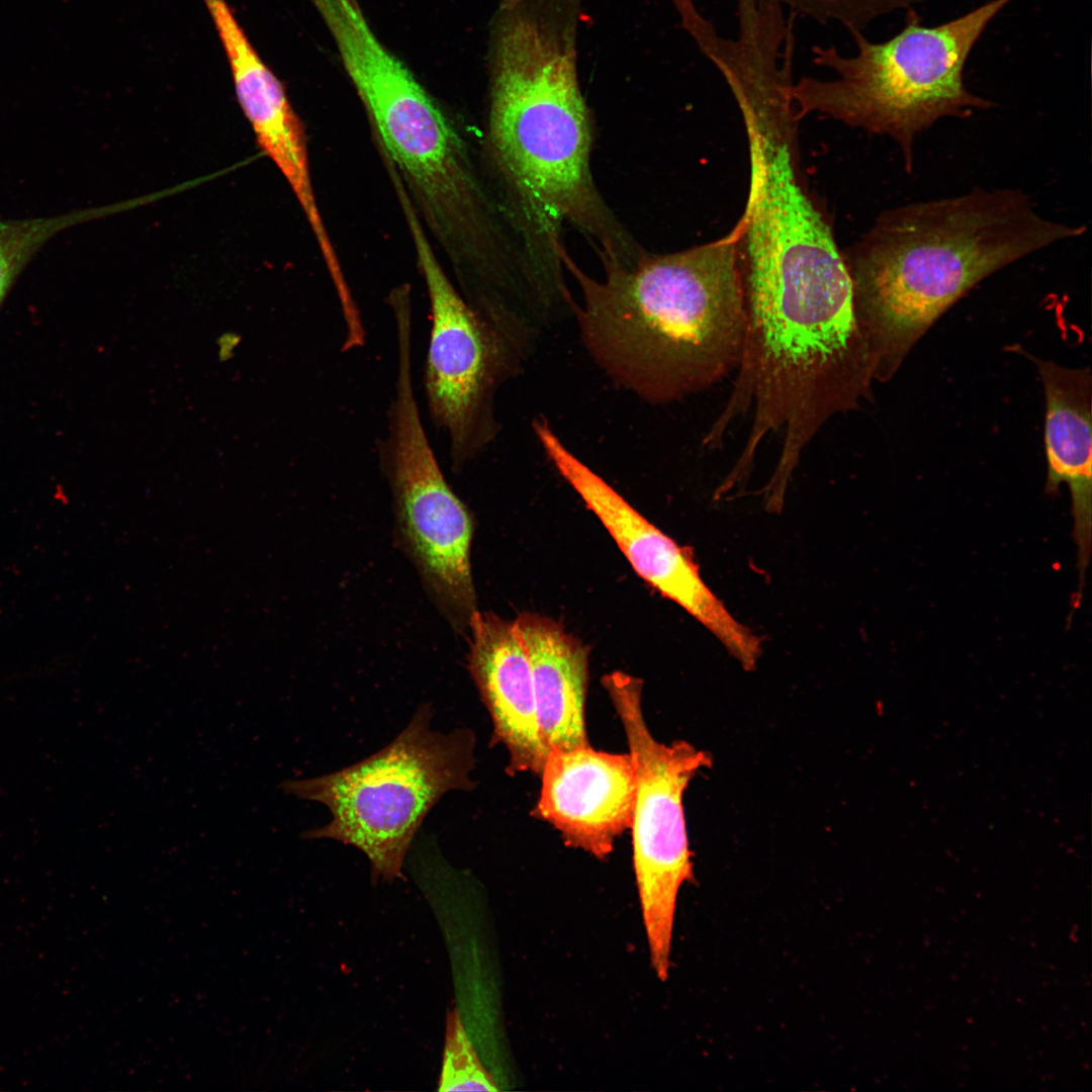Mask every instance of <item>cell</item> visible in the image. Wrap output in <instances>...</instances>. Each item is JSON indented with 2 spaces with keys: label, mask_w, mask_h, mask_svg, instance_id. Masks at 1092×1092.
<instances>
[{
  "label": "cell",
  "mask_w": 1092,
  "mask_h": 1092,
  "mask_svg": "<svg viewBox=\"0 0 1092 1092\" xmlns=\"http://www.w3.org/2000/svg\"><path fill=\"white\" fill-rule=\"evenodd\" d=\"M582 0H500L489 39L485 148L528 264L564 282L565 223L633 265L645 252L592 173L593 120L577 74Z\"/></svg>",
  "instance_id": "1"
},
{
  "label": "cell",
  "mask_w": 1092,
  "mask_h": 1092,
  "mask_svg": "<svg viewBox=\"0 0 1092 1092\" xmlns=\"http://www.w3.org/2000/svg\"><path fill=\"white\" fill-rule=\"evenodd\" d=\"M604 275H587L563 248L581 302L573 316L597 365L653 404L679 400L722 380L740 361L746 315L735 236L632 266L597 252Z\"/></svg>",
  "instance_id": "2"
},
{
  "label": "cell",
  "mask_w": 1092,
  "mask_h": 1092,
  "mask_svg": "<svg viewBox=\"0 0 1092 1092\" xmlns=\"http://www.w3.org/2000/svg\"><path fill=\"white\" fill-rule=\"evenodd\" d=\"M1083 225L1040 216L1001 189L884 211L843 253L873 379L889 380L925 332L977 283Z\"/></svg>",
  "instance_id": "3"
},
{
  "label": "cell",
  "mask_w": 1092,
  "mask_h": 1092,
  "mask_svg": "<svg viewBox=\"0 0 1092 1092\" xmlns=\"http://www.w3.org/2000/svg\"><path fill=\"white\" fill-rule=\"evenodd\" d=\"M335 43L385 163L448 258L459 291L470 299L506 291L521 271V245L460 130L369 25L345 27Z\"/></svg>",
  "instance_id": "4"
},
{
  "label": "cell",
  "mask_w": 1092,
  "mask_h": 1092,
  "mask_svg": "<svg viewBox=\"0 0 1092 1092\" xmlns=\"http://www.w3.org/2000/svg\"><path fill=\"white\" fill-rule=\"evenodd\" d=\"M1012 1L990 0L934 26L922 24L910 8L904 27L884 41L851 33L856 47L851 56L833 46L813 47V63L834 76L794 82L798 117L816 112L888 135L900 146L910 171L919 132L943 117H965L994 106L968 89L965 67L989 23Z\"/></svg>",
  "instance_id": "5"
},
{
  "label": "cell",
  "mask_w": 1092,
  "mask_h": 1092,
  "mask_svg": "<svg viewBox=\"0 0 1092 1092\" xmlns=\"http://www.w3.org/2000/svg\"><path fill=\"white\" fill-rule=\"evenodd\" d=\"M424 704L386 746L335 772L281 784L285 794L324 804L331 821L303 833L334 839L368 857L375 880L392 881L431 809L450 791H470L475 737L469 729L431 728Z\"/></svg>",
  "instance_id": "6"
},
{
  "label": "cell",
  "mask_w": 1092,
  "mask_h": 1092,
  "mask_svg": "<svg viewBox=\"0 0 1092 1092\" xmlns=\"http://www.w3.org/2000/svg\"><path fill=\"white\" fill-rule=\"evenodd\" d=\"M396 365L386 426L376 442L404 547L438 607L456 628L476 611L473 524L448 484L426 434L413 375V326L394 327Z\"/></svg>",
  "instance_id": "7"
},
{
  "label": "cell",
  "mask_w": 1092,
  "mask_h": 1092,
  "mask_svg": "<svg viewBox=\"0 0 1092 1092\" xmlns=\"http://www.w3.org/2000/svg\"><path fill=\"white\" fill-rule=\"evenodd\" d=\"M602 682L623 725L636 772L633 864L651 965L664 981L678 893L693 877L684 793L697 772L710 766L711 757L687 741L666 744L653 737L643 714L640 678L613 671Z\"/></svg>",
  "instance_id": "8"
},
{
  "label": "cell",
  "mask_w": 1092,
  "mask_h": 1092,
  "mask_svg": "<svg viewBox=\"0 0 1092 1092\" xmlns=\"http://www.w3.org/2000/svg\"><path fill=\"white\" fill-rule=\"evenodd\" d=\"M427 288L431 329L424 368L428 413L448 442L455 471L483 453L499 432L495 397L523 362L485 324L452 283L419 213L396 190Z\"/></svg>",
  "instance_id": "9"
},
{
  "label": "cell",
  "mask_w": 1092,
  "mask_h": 1092,
  "mask_svg": "<svg viewBox=\"0 0 1092 1092\" xmlns=\"http://www.w3.org/2000/svg\"><path fill=\"white\" fill-rule=\"evenodd\" d=\"M533 431L551 463L600 519L635 572L712 632L743 668H754L761 654L760 638L709 588L692 551L648 522L578 459L547 419H535Z\"/></svg>",
  "instance_id": "10"
},
{
  "label": "cell",
  "mask_w": 1092,
  "mask_h": 1092,
  "mask_svg": "<svg viewBox=\"0 0 1092 1092\" xmlns=\"http://www.w3.org/2000/svg\"><path fill=\"white\" fill-rule=\"evenodd\" d=\"M535 816L556 828L566 845L606 857L631 827L636 772L629 753L589 744L548 751Z\"/></svg>",
  "instance_id": "11"
},
{
  "label": "cell",
  "mask_w": 1092,
  "mask_h": 1092,
  "mask_svg": "<svg viewBox=\"0 0 1092 1092\" xmlns=\"http://www.w3.org/2000/svg\"><path fill=\"white\" fill-rule=\"evenodd\" d=\"M468 626V668L492 722L491 743L508 750L509 772L540 776L548 749L540 735L530 660L515 621L476 610Z\"/></svg>",
  "instance_id": "12"
},
{
  "label": "cell",
  "mask_w": 1092,
  "mask_h": 1092,
  "mask_svg": "<svg viewBox=\"0 0 1092 1092\" xmlns=\"http://www.w3.org/2000/svg\"><path fill=\"white\" fill-rule=\"evenodd\" d=\"M225 52L240 105L259 146L291 187L309 223L322 215L306 138L284 87L258 55L225 0H205Z\"/></svg>",
  "instance_id": "13"
},
{
  "label": "cell",
  "mask_w": 1092,
  "mask_h": 1092,
  "mask_svg": "<svg viewBox=\"0 0 1092 1092\" xmlns=\"http://www.w3.org/2000/svg\"><path fill=\"white\" fill-rule=\"evenodd\" d=\"M1045 397V491L1068 484L1072 497L1077 568L1085 580L1091 553V373L1053 361H1036Z\"/></svg>",
  "instance_id": "14"
},
{
  "label": "cell",
  "mask_w": 1092,
  "mask_h": 1092,
  "mask_svg": "<svg viewBox=\"0 0 1092 1092\" xmlns=\"http://www.w3.org/2000/svg\"><path fill=\"white\" fill-rule=\"evenodd\" d=\"M515 624L531 664L544 745L549 751L588 744L584 718L588 648L545 616L524 613Z\"/></svg>",
  "instance_id": "15"
},
{
  "label": "cell",
  "mask_w": 1092,
  "mask_h": 1092,
  "mask_svg": "<svg viewBox=\"0 0 1092 1092\" xmlns=\"http://www.w3.org/2000/svg\"><path fill=\"white\" fill-rule=\"evenodd\" d=\"M107 211L89 209L47 217L0 219V306L20 273L51 239Z\"/></svg>",
  "instance_id": "16"
},
{
  "label": "cell",
  "mask_w": 1092,
  "mask_h": 1092,
  "mask_svg": "<svg viewBox=\"0 0 1092 1092\" xmlns=\"http://www.w3.org/2000/svg\"><path fill=\"white\" fill-rule=\"evenodd\" d=\"M496 1091L490 1074L481 1064L456 1010L447 1014L445 1045L439 1091Z\"/></svg>",
  "instance_id": "17"
},
{
  "label": "cell",
  "mask_w": 1092,
  "mask_h": 1092,
  "mask_svg": "<svg viewBox=\"0 0 1092 1092\" xmlns=\"http://www.w3.org/2000/svg\"><path fill=\"white\" fill-rule=\"evenodd\" d=\"M795 14L820 24L836 23L853 32L863 30L877 18L901 9L914 8L926 0H774Z\"/></svg>",
  "instance_id": "18"
}]
</instances>
